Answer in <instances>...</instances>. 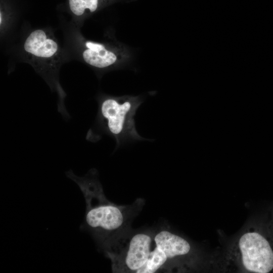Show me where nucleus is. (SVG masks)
Returning <instances> with one entry per match:
<instances>
[{
	"instance_id": "nucleus-4",
	"label": "nucleus",
	"mask_w": 273,
	"mask_h": 273,
	"mask_svg": "<svg viewBox=\"0 0 273 273\" xmlns=\"http://www.w3.org/2000/svg\"><path fill=\"white\" fill-rule=\"evenodd\" d=\"M155 231H129L105 253L116 273H139L148 261L154 246Z\"/></svg>"
},
{
	"instance_id": "nucleus-7",
	"label": "nucleus",
	"mask_w": 273,
	"mask_h": 273,
	"mask_svg": "<svg viewBox=\"0 0 273 273\" xmlns=\"http://www.w3.org/2000/svg\"><path fill=\"white\" fill-rule=\"evenodd\" d=\"M124 52L116 47L92 41L85 42L82 52L84 61L98 69L115 66L124 59Z\"/></svg>"
},
{
	"instance_id": "nucleus-1",
	"label": "nucleus",
	"mask_w": 273,
	"mask_h": 273,
	"mask_svg": "<svg viewBox=\"0 0 273 273\" xmlns=\"http://www.w3.org/2000/svg\"><path fill=\"white\" fill-rule=\"evenodd\" d=\"M66 174L77 184L84 197L86 210L81 226L89 233L105 254L131 230L130 223L141 210L144 200L139 199L128 205H118L110 201L95 168L83 176L76 175L72 170Z\"/></svg>"
},
{
	"instance_id": "nucleus-5",
	"label": "nucleus",
	"mask_w": 273,
	"mask_h": 273,
	"mask_svg": "<svg viewBox=\"0 0 273 273\" xmlns=\"http://www.w3.org/2000/svg\"><path fill=\"white\" fill-rule=\"evenodd\" d=\"M231 259L239 270L253 273H268L273 270V249L259 232L249 229L236 240Z\"/></svg>"
},
{
	"instance_id": "nucleus-8",
	"label": "nucleus",
	"mask_w": 273,
	"mask_h": 273,
	"mask_svg": "<svg viewBox=\"0 0 273 273\" xmlns=\"http://www.w3.org/2000/svg\"><path fill=\"white\" fill-rule=\"evenodd\" d=\"M135 0H68L69 9L75 17H84L119 2Z\"/></svg>"
},
{
	"instance_id": "nucleus-3",
	"label": "nucleus",
	"mask_w": 273,
	"mask_h": 273,
	"mask_svg": "<svg viewBox=\"0 0 273 273\" xmlns=\"http://www.w3.org/2000/svg\"><path fill=\"white\" fill-rule=\"evenodd\" d=\"M154 246L139 273L188 271L195 267L196 251L183 236L167 229L155 231Z\"/></svg>"
},
{
	"instance_id": "nucleus-6",
	"label": "nucleus",
	"mask_w": 273,
	"mask_h": 273,
	"mask_svg": "<svg viewBox=\"0 0 273 273\" xmlns=\"http://www.w3.org/2000/svg\"><path fill=\"white\" fill-rule=\"evenodd\" d=\"M24 50L31 59L35 62L44 63L47 68L51 69L58 81L57 72L54 69H56V63L59 61L61 51L53 36L44 30H35L25 39Z\"/></svg>"
},
{
	"instance_id": "nucleus-2",
	"label": "nucleus",
	"mask_w": 273,
	"mask_h": 273,
	"mask_svg": "<svg viewBox=\"0 0 273 273\" xmlns=\"http://www.w3.org/2000/svg\"><path fill=\"white\" fill-rule=\"evenodd\" d=\"M97 100L98 112L94 124L87 133L88 141L97 142L106 134L114 139L117 150L129 143L148 140L138 133L134 120L137 110L144 102L142 97L100 94Z\"/></svg>"
}]
</instances>
